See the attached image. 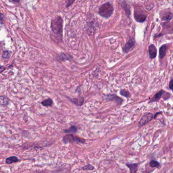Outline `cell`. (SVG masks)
<instances>
[{
    "label": "cell",
    "instance_id": "6da1fadb",
    "mask_svg": "<svg viewBox=\"0 0 173 173\" xmlns=\"http://www.w3.org/2000/svg\"><path fill=\"white\" fill-rule=\"evenodd\" d=\"M62 23L63 20L60 17H57L52 20L51 28L53 33L58 38L61 39L62 34Z\"/></svg>",
    "mask_w": 173,
    "mask_h": 173
},
{
    "label": "cell",
    "instance_id": "7a4b0ae2",
    "mask_svg": "<svg viewBox=\"0 0 173 173\" xmlns=\"http://www.w3.org/2000/svg\"><path fill=\"white\" fill-rule=\"evenodd\" d=\"M113 11V7L110 3H106L101 6L99 9V13L103 17L109 18L111 16Z\"/></svg>",
    "mask_w": 173,
    "mask_h": 173
},
{
    "label": "cell",
    "instance_id": "3957f363",
    "mask_svg": "<svg viewBox=\"0 0 173 173\" xmlns=\"http://www.w3.org/2000/svg\"><path fill=\"white\" fill-rule=\"evenodd\" d=\"M85 140L83 138H80L77 136H73L71 134L65 135L63 138V142L64 143L75 142L78 143H84Z\"/></svg>",
    "mask_w": 173,
    "mask_h": 173
},
{
    "label": "cell",
    "instance_id": "277c9868",
    "mask_svg": "<svg viewBox=\"0 0 173 173\" xmlns=\"http://www.w3.org/2000/svg\"><path fill=\"white\" fill-rule=\"evenodd\" d=\"M154 118V115L150 112H146L144 114L140 120L138 124V127L140 128L144 125H145L148 122H150Z\"/></svg>",
    "mask_w": 173,
    "mask_h": 173
},
{
    "label": "cell",
    "instance_id": "5b68a950",
    "mask_svg": "<svg viewBox=\"0 0 173 173\" xmlns=\"http://www.w3.org/2000/svg\"><path fill=\"white\" fill-rule=\"evenodd\" d=\"M134 17L136 21L139 22H143L145 21L147 18L144 12L140 9L135 10Z\"/></svg>",
    "mask_w": 173,
    "mask_h": 173
},
{
    "label": "cell",
    "instance_id": "8992f818",
    "mask_svg": "<svg viewBox=\"0 0 173 173\" xmlns=\"http://www.w3.org/2000/svg\"><path fill=\"white\" fill-rule=\"evenodd\" d=\"M135 44V41L133 38L130 39L129 41L126 44L124 47L122 48V51L125 53H127L132 49Z\"/></svg>",
    "mask_w": 173,
    "mask_h": 173
},
{
    "label": "cell",
    "instance_id": "52a82bcc",
    "mask_svg": "<svg viewBox=\"0 0 173 173\" xmlns=\"http://www.w3.org/2000/svg\"><path fill=\"white\" fill-rule=\"evenodd\" d=\"M148 53L151 59H154L157 55V49L154 44H151L148 47Z\"/></svg>",
    "mask_w": 173,
    "mask_h": 173
},
{
    "label": "cell",
    "instance_id": "ba28073f",
    "mask_svg": "<svg viewBox=\"0 0 173 173\" xmlns=\"http://www.w3.org/2000/svg\"><path fill=\"white\" fill-rule=\"evenodd\" d=\"M165 93V91L163 90H161L159 91L158 92L156 93L149 101V103L155 102L159 101V99L161 98V96L163 95V94Z\"/></svg>",
    "mask_w": 173,
    "mask_h": 173
},
{
    "label": "cell",
    "instance_id": "9c48e42d",
    "mask_svg": "<svg viewBox=\"0 0 173 173\" xmlns=\"http://www.w3.org/2000/svg\"><path fill=\"white\" fill-rule=\"evenodd\" d=\"M167 45H163L160 47L159 50V59H163L165 56L167 51Z\"/></svg>",
    "mask_w": 173,
    "mask_h": 173
},
{
    "label": "cell",
    "instance_id": "30bf717a",
    "mask_svg": "<svg viewBox=\"0 0 173 173\" xmlns=\"http://www.w3.org/2000/svg\"><path fill=\"white\" fill-rule=\"evenodd\" d=\"M161 18L163 21H169L173 19V15L171 12H164L161 16Z\"/></svg>",
    "mask_w": 173,
    "mask_h": 173
},
{
    "label": "cell",
    "instance_id": "8fae6325",
    "mask_svg": "<svg viewBox=\"0 0 173 173\" xmlns=\"http://www.w3.org/2000/svg\"><path fill=\"white\" fill-rule=\"evenodd\" d=\"M106 99L109 100L115 101L116 102L120 103V104L122 103V99L116 96V95H108L106 96Z\"/></svg>",
    "mask_w": 173,
    "mask_h": 173
},
{
    "label": "cell",
    "instance_id": "7c38bea8",
    "mask_svg": "<svg viewBox=\"0 0 173 173\" xmlns=\"http://www.w3.org/2000/svg\"><path fill=\"white\" fill-rule=\"evenodd\" d=\"M126 165L130 170V173H137L138 170V163H127Z\"/></svg>",
    "mask_w": 173,
    "mask_h": 173
},
{
    "label": "cell",
    "instance_id": "4fadbf2b",
    "mask_svg": "<svg viewBox=\"0 0 173 173\" xmlns=\"http://www.w3.org/2000/svg\"><path fill=\"white\" fill-rule=\"evenodd\" d=\"M69 100L73 103H74L78 106H81L82 105H83L84 101V99L83 98H81V97H79L77 98H70Z\"/></svg>",
    "mask_w": 173,
    "mask_h": 173
},
{
    "label": "cell",
    "instance_id": "5bb4252c",
    "mask_svg": "<svg viewBox=\"0 0 173 173\" xmlns=\"http://www.w3.org/2000/svg\"><path fill=\"white\" fill-rule=\"evenodd\" d=\"M19 161V159L17 157L12 156L8 157L6 159V163L8 165H10L11 163H16V162Z\"/></svg>",
    "mask_w": 173,
    "mask_h": 173
},
{
    "label": "cell",
    "instance_id": "9a60e30c",
    "mask_svg": "<svg viewBox=\"0 0 173 173\" xmlns=\"http://www.w3.org/2000/svg\"><path fill=\"white\" fill-rule=\"evenodd\" d=\"M9 100L5 96H0V105L2 106H6L9 103Z\"/></svg>",
    "mask_w": 173,
    "mask_h": 173
},
{
    "label": "cell",
    "instance_id": "2e32d148",
    "mask_svg": "<svg viewBox=\"0 0 173 173\" xmlns=\"http://www.w3.org/2000/svg\"><path fill=\"white\" fill-rule=\"evenodd\" d=\"M42 104L44 106H51L53 104V100L49 98L42 102Z\"/></svg>",
    "mask_w": 173,
    "mask_h": 173
},
{
    "label": "cell",
    "instance_id": "e0dca14e",
    "mask_svg": "<svg viewBox=\"0 0 173 173\" xmlns=\"http://www.w3.org/2000/svg\"><path fill=\"white\" fill-rule=\"evenodd\" d=\"M77 128L75 126H72L71 128L65 130L64 132L66 133H75L77 132Z\"/></svg>",
    "mask_w": 173,
    "mask_h": 173
},
{
    "label": "cell",
    "instance_id": "ac0fdd59",
    "mask_svg": "<svg viewBox=\"0 0 173 173\" xmlns=\"http://www.w3.org/2000/svg\"><path fill=\"white\" fill-rule=\"evenodd\" d=\"M59 60H60L61 61H64V60H69L70 59V56L67 54H65L64 53L61 54V55H60L58 58Z\"/></svg>",
    "mask_w": 173,
    "mask_h": 173
},
{
    "label": "cell",
    "instance_id": "d6986e66",
    "mask_svg": "<svg viewBox=\"0 0 173 173\" xmlns=\"http://www.w3.org/2000/svg\"><path fill=\"white\" fill-rule=\"evenodd\" d=\"M150 166L152 167H160V164L158 162L156 161H151L149 163Z\"/></svg>",
    "mask_w": 173,
    "mask_h": 173
},
{
    "label": "cell",
    "instance_id": "ffe728a7",
    "mask_svg": "<svg viewBox=\"0 0 173 173\" xmlns=\"http://www.w3.org/2000/svg\"><path fill=\"white\" fill-rule=\"evenodd\" d=\"M120 94L125 97L126 98H129L130 97V93L128 91L126 90H122L120 91Z\"/></svg>",
    "mask_w": 173,
    "mask_h": 173
},
{
    "label": "cell",
    "instance_id": "44dd1931",
    "mask_svg": "<svg viewBox=\"0 0 173 173\" xmlns=\"http://www.w3.org/2000/svg\"><path fill=\"white\" fill-rule=\"evenodd\" d=\"M10 52L8 51H5L3 53V55H2V57L4 59H8L10 57Z\"/></svg>",
    "mask_w": 173,
    "mask_h": 173
},
{
    "label": "cell",
    "instance_id": "7402d4cb",
    "mask_svg": "<svg viewBox=\"0 0 173 173\" xmlns=\"http://www.w3.org/2000/svg\"><path fill=\"white\" fill-rule=\"evenodd\" d=\"M83 170H91L92 171L94 169V167L92 165H85V167H83Z\"/></svg>",
    "mask_w": 173,
    "mask_h": 173
},
{
    "label": "cell",
    "instance_id": "603a6c76",
    "mask_svg": "<svg viewBox=\"0 0 173 173\" xmlns=\"http://www.w3.org/2000/svg\"><path fill=\"white\" fill-rule=\"evenodd\" d=\"M169 87V88L173 92V79H172L170 81Z\"/></svg>",
    "mask_w": 173,
    "mask_h": 173
},
{
    "label": "cell",
    "instance_id": "cb8c5ba5",
    "mask_svg": "<svg viewBox=\"0 0 173 173\" xmlns=\"http://www.w3.org/2000/svg\"><path fill=\"white\" fill-rule=\"evenodd\" d=\"M74 1H75V0H69L68 3H67V7L70 6L71 4H72Z\"/></svg>",
    "mask_w": 173,
    "mask_h": 173
},
{
    "label": "cell",
    "instance_id": "d4e9b609",
    "mask_svg": "<svg viewBox=\"0 0 173 173\" xmlns=\"http://www.w3.org/2000/svg\"><path fill=\"white\" fill-rule=\"evenodd\" d=\"M5 69V68L3 66H0V73H2Z\"/></svg>",
    "mask_w": 173,
    "mask_h": 173
},
{
    "label": "cell",
    "instance_id": "484cf974",
    "mask_svg": "<svg viewBox=\"0 0 173 173\" xmlns=\"http://www.w3.org/2000/svg\"><path fill=\"white\" fill-rule=\"evenodd\" d=\"M3 19H4V15L1 13H0V21H2Z\"/></svg>",
    "mask_w": 173,
    "mask_h": 173
},
{
    "label": "cell",
    "instance_id": "4316f807",
    "mask_svg": "<svg viewBox=\"0 0 173 173\" xmlns=\"http://www.w3.org/2000/svg\"><path fill=\"white\" fill-rule=\"evenodd\" d=\"M13 1H14L15 2H18L19 1V0H13Z\"/></svg>",
    "mask_w": 173,
    "mask_h": 173
}]
</instances>
